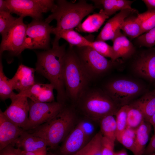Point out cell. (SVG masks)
Masks as SVG:
<instances>
[{
    "mask_svg": "<svg viewBox=\"0 0 155 155\" xmlns=\"http://www.w3.org/2000/svg\"><path fill=\"white\" fill-rule=\"evenodd\" d=\"M60 39L55 37L51 49L36 53V71L47 79L57 92V101L65 104L67 97L63 72L66 53V44H59Z\"/></svg>",
    "mask_w": 155,
    "mask_h": 155,
    "instance_id": "6da1fadb",
    "label": "cell"
},
{
    "mask_svg": "<svg viewBox=\"0 0 155 155\" xmlns=\"http://www.w3.org/2000/svg\"><path fill=\"white\" fill-rule=\"evenodd\" d=\"M51 13L45 20L49 24L53 20L57 22L55 30L73 29L81 23L85 16L97 8L95 5L88 3L85 0H80L73 3L65 0L57 1Z\"/></svg>",
    "mask_w": 155,
    "mask_h": 155,
    "instance_id": "7a4b0ae2",
    "label": "cell"
},
{
    "mask_svg": "<svg viewBox=\"0 0 155 155\" xmlns=\"http://www.w3.org/2000/svg\"><path fill=\"white\" fill-rule=\"evenodd\" d=\"M76 118L73 109L65 106L50 120L31 130L44 139L48 146L54 147L63 141L74 128Z\"/></svg>",
    "mask_w": 155,
    "mask_h": 155,
    "instance_id": "3957f363",
    "label": "cell"
},
{
    "mask_svg": "<svg viewBox=\"0 0 155 155\" xmlns=\"http://www.w3.org/2000/svg\"><path fill=\"white\" fill-rule=\"evenodd\" d=\"M63 77L67 97L73 100L77 101L85 91L90 78L78 55L72 50L66 52Z\"/></svg>",
    "mask_w": 155,
    "mask_h": 155,
    "instance_id": "277c9868",
    "label": "cell"
},
{
    "mask_svg": "<svg viewBox=\"0 0 155 155\" xmlns=\"http://www.w3.org/2000/svg\"><path fill=\"white\" fill-rule=\"evenodd\" d=\"M79 107L88 118L100 120L108 115H115L119 107L106 94L98 90L85 91L79 98Z\"/></svg>",
    "mask_w": 155,
    "mask_h": 155,
    "instance_id": "5b68a950",
    "label": "cell"
},
{
    "mask_svg": "<svg viewBox=\"0 0 155 155\" xmlns=\"http://www.w3.org/2000/svg\"><path fill=\"white\" fill-rule=\"evenodd\" d=\"M7 11L24 18L42 20L43 13L53 9L56 3L53 0H6Z\"/></svg>",
    "mask_w": 155,
    "mask_h": 155,
    "instance_id": "8992f818",
    "label": "cell"
},
{
    "mask_svg": "<svg viewBox=\"0 0 155 155\" xmlns=\"http://www.w3.org/2000/svg\"><path fill=\"white\" fill-rule=\"evenodd\" d=\"M24 18L19 17L1 35L0 56L5 51L14 55H20L24 50V46L27 25L23 22Z\"/></svg>",
    "mask_w": 155,
    "mask_h": 155,
    "instance_id": "52a82bcc",
    "label": "cell"
},
{
    "mask_svg": "<svg viewBox=\"0 0 155 155\" xmlns=\"http://www.w3.org/2000/svg\"><path fill=\"white\" fill-rule=\"evenodd\" d=\"M54 27L42 20H33L27 25L24 50L50 49V35Z\"/></svg>",
    "mask_w": 155,
    "mask_h": 155,
    "instance_id": "ba28073f",
    "label": "cell"
},
{
    "mask_svg": "<svg viewBox=\"0 0 155 155\" xmlns=\"http://www.w3.org/2000/svg\"><path fill=\"white\" fill-rule=\"evenodd\" d=\"M107 94L119 106L127 104L142 92L143 88L132 80L120 79L112 81L106 87Z\"/></svg>",
    "mask_w": 155,
    "mask_h": 155,
    "instance_id": "9c48e42d",
    "label": "cell"
},
{
    "mask_svg": "<svg viewBox=\"0 0 155 155\" xmlns=\"http://www.w3.org/2000/svg\"><path fill=\"white\" fill-rule=\"evenodd\" d=\"M28 123L25 131L31 130L46 123L56 116L64 108L60 102H29Z\"/></svg>",
    "mask_w": 155,
    "mask_h": 155,
    "instance_id": "30bf717a",
    "label": "cell"
},
{
    "mask_svg": "<svg viewBox=\"0 0 155 155\" xmlns=\"http://www.w3.org/2000/svg\"><path fill=\"white\" fill-rule=\"evenodd\" d=\"M78 48V55L89 78L107 71L114 62L107 59L90 46Z\"/></svg>",
    "mask_w": 155,
    "mask_h": 155,
    "instance_id": "8fae6325",
    "label": "cell"
},
{
    "mask_svg": "<svg viewBox=\"0 0 155 155\" xmlns=\"http://www.w3.org/2000/svg\"><path fill=\"white\" fill-rule=\"evenodd\" d=\"M28 98L14 93L10 98V104L3 112L9 119L24 130L28 121L30 107Z\"/></svg>",
    "mask_w": 155,
    "mask_h": 155,
    "instance_id": "7c38bea8",
    "label": "cell"
},
{
    "mask_svg": "<svg viewBox=\"0 0 155 155\" xmlns=\"http://www.w3.org/2000/svg\"><path fill=\"white\" fill-rule=\"evenodd\" d=\"M134 13L137 14V11L133 8L120 11L106 23L98 35L96 40L113 41L121 33V26L125 19Z\"/></svg>",
    "mask_w": 155,
    "mask_h": 155,
    "instance_id": "4fadbf2b",
    "label": "cell"
},
{
    "mask_svg": "<svg viewBox=\"0 0 155 155\" xmlns=\"http://www.w3.org/2000/svg\"><path fill=\"white\" fill-rule=\"evenodd\" d=\"M24 130L9 119L0 110V150L13 146Z\"/></svg>",
    "mask_w": 155,
    "mask_h": 155,
    "instance_id": "5bb4252c",
    "label": "cell"
},
{
    "mask_svg": "<svg viewBox=\"0 0 155 155\" xmlns=\"http://www.w3.org/2000/svg\"><path fill=\"white\" fill-rule=\"evenodd\" d=\"M133 69L140 76L155 81V49L148 50L140 56L134 63Z\"/></svg>",
    "mask_w": 155,
    "mask_h": 155,
    "instance_id": "9a60e30c",
    "label": "cell"
},
{
    "mask_svg": "<svg viewBox=\"0 0 155 155\" xmlns=\"http://www.w3.org/2000/svg\"><path fill=\"white\" fill-rule=\"evenodd\" d=\"M88 139L78 125L74 128L65 140L60 149L61 155H73L87 143Z\"/></svg>",
    "mask_w": 155,
    "mask_h": 155,
    "instance_id": "2e32d148",
    "label": "cell"
},
{
    "mask_svg": "<svg viewBox=\"0 0 155 155\" xmlns=\"http://www.w3.org/2000/svg\"><path fill=\"white\" fill-rule=\"evenodd\" d=\"M53 86L49 84L35 83L28 89L19 92V94L30 98L35 102H48L54 101Z\"/></svg>",
    "mask_w": 155,
    "mask_h": 155,
    "instance_id": "e0dca14e",
    "label": "cell"
},
{
    "mask_svg": "<svg viewBox=\"0 0 155 155\" xmlns=\"http://www.w3.org/2000/svg\"><path fill=\"white\" fill-rule=\"evenodd\" d=\"M35 69L22 64L20 65L13 76L9 81L13 90L19 92L29 88L35 83L34 79Z\"/></svg>",
    "mask_w": 155,
    "mask_h": 155,
    "instance_id": "ac0fdd59",
    "label": "cell"
},
{
    "mask_svg": "<svg viewBox=\"0 0 155 155\" xmlns=\"http://www.w3.org/2000/svg\"><path fill=\"white\" fill-rule=\"evenodd\" d=\"M15 145L22 150L34 153H46L48 146L45 140L34 133L24 130L16 141Z\"/></svg>",
    "mask_w": 155,
    "mask_h": 155,
    "instance_id": "d6986e66",
    "label": "cell"
},
{
    "mask_svg": "<svg viewBox=\"0 0 155 155\" xmlns=\"http://www.w3.org/2000/svg\"><path fill=\"white\" fill-rule=\"evenodd\" d=\"M112 41L114 61L121 57L124 59L128 58L134 53L135 49L133 45L121 32Z\"/></svg>",
    "mask_w": 155,
    "mask_h": 155,
    "instance_id": "ffe728a7",
    "label": "cell"
},
{
    "mask_svg": "<svg viewBox=\"0 0 155 155\" xmlns=\"http://www.w3.org/2000/svg\"><path fill=\"white\" fill-rule=\"evenodd\" d=\"M130 105L139 109L149 122L155 113V95L151 92H147Z\"/></svg>",
    "mask_w": 155,
    "mask_h": 155,
    "instance_id": "44dd1931",
    "label": "cell"
},
{
    "mask_svg": "<svg viewBox=\"0 0 155 155\" xmlns=\"http://www.w3.org/2000/svg\"><path fill=\"white\" fill-rule=\"evenodd\" d=\"M52 34H55V37L65 40L71 47L76 46L80 48L90 46L91 41L82 36L73 29L55 30L53 28Z\"/></svg>",
    "mask_w": 155,
    "mask_h": 155,
    "instance_id": "7402d4cb",
    "label": "cell"
},
{
    "mask_svg": "<svg viewBox=\"0 0 155 155\" xmlns=\"http://www.w3.org/2000/svg\"><path fill=\"white\" fill-rule=\"evenodd\" d=\"M109 17L102 9L98 13L89 16L76 29L80 32L90 33L96 32Z\"/></svg>",
    "mask_w": 155,
    "mask_h": 155,
    "instance_id": "603a6c76",
    "label": "cell"
},
{
    "mask_svg": "<svg viewBox=\"0 0 155 155\" xmlns=\"http://www.w3.org/2000/svg\"><path fill=\"white\" fill-rule=\"evenodd\" d=\"M151 125L144 120L135 129L136 137L134 155H142L149 139Z\"/></svg>",
    "mask_w": 155,
    "mask_h": 155,
    "instance_id": "cb8c5ba5",
    "label": "cell"
},
{
    "mask_svg": "<svg viewBox=\"0 0 155 155\" xmlns=\"http://www.w3.org/2000/svg\"><path fill=\"white\" fill-rule=\"evenodd\" d=\"M96 6H102L104 12L108 16L117 12L127 9H131L133 1L127 0H92Z\"/></svg>",
    "mask_w": 155,
    "mask_h": 155,
    "instance_id": "d4e9b609",
    "label": "cell"
},
{
    "mask_svg": "<svg viewBox=\"0 0 155 155\" xmlns=\"http://www.w3.org/2000/svg\"><path fill=\"white\" fill-rule=\"evenodd\" d=\"M121 30L131 39L137 38L143 34L141 24L137 15L135 16L133 14L125 19Z\"/></svg>",
    "mask_w": 155,
    "mask_h": 155,
    "instance_id": "484cf974",
    "label": "cell"
},
{
    "mask_svg": "<svg viewBox=\"0 0 155 155\" xmlns=\"http://www.w3.org/2000/svg\"><path fill=\"white\" fill-rule=\"evenodd\" d=\"M101 131L96 133L80 150L73 155H102Z\"/></svg>",
    "mask_w": 155,
    "mask_h": 155,
    "instance_id": "4316f807",
    "label": "cell"
},
{
    "mask_svg": "<svg viewBox=\"0 0 155 155\" xmlns=\"http://www.w3.org/2000/svg\"><path fill=\"white\" fill-rule=\"evenodd\" d=\"M101 132L103 136L115 142L116 140V119L113 115H108L100 121Z\"/></svg>",
    "mask_w": 155,
    "mask_h": 155,
    "instance_id": "83f0119b",
    "label": "cell"
},
{
    "mask_svg": "<svg viewBox=\"0 0 155 155\" xmlns=\"http://www.w3.org/2000/svg\"><path fill=\"white\" fill-rule=\"evenodd\" d=\"M144 120V116L139 109L130 104H128L127 128L135 130Z\"/></svg>",
    "mask_w": 155,
    "mask_h": 155,
    "instance_id": "f1b7e54d",
    "label": "cell"
},
{
    "mask_svg": "<svg viewBox=\"0 0 155 155\" xmlns=\"http://www.w3.org/2000/svg\"><path fill=\"white\" fill-rule=\"evenodd\" d=\"M9 79L5 75L0 57V97L1 99L5 100L10 98L14 93L11 84Z\"/></svg>",
    "mask_w": 155,
    "mask_h": 155,
    "instance_id": "f546056e",
    "label": "cell"
},
{
    "mask_svg": "<svg viewBox=\"0 0 155 155\" xmlns=\"http://www.w3.org/2000/svg\"><path fill=\"white\" fill-rule=\"evenodd\" d=\"M135 137V130L126 128L117 140L134 154Z\"/></svg>",
    "mask_w": 155,
    "mask_h": 155,
    "instance_id": "4dcf8cb0",
    "label": "cell"
},
{
    "mask_svg": "<svg viewBox=\"0 0 155 155\" xmlns=\"http://www.w3.org/2000/svg\"><path fill=\"white\" fill-rule=\"evenodd\" d=\"M137 15L141 24L143 34L155 27V10H148Z\"/></svg>",
    "mask_w": 155,
    "mask_h": 155,
    "instance_id": "1f68e13d",
    "label": "cell"
},
{
    "mask_svg": "<svg viewBox=\"0 0 155 155\" xmlns=\"http://www.w3.org/2000/svg\"><path fill=\"white\" fill-rule=\"evenodd\" d=\"M128 104L123 106L117 111L116 115V140L127 127V114Z\"/></svg>",
    "mask_w": 155,
    "mask_h": 155,
    "instance_id": "d6a6232c",
    "label": "cell"
},
{
    "mask_svg": "<svg viewBox=\"0 0 155 155\" xmlns=\"http://www.w3.org/2000/svg\"><path fill=\"white\" fill-rule=\"evenodd\" d=\"M90 46L99 54L105 57L109 58L111 60L114 61L112 47L106 43L105 41L100 40L91 41Z\"/></svg>",
    "mask_w": 155,
    "mask_h": 155,
    "instance_id": "836d02e7",
    "label": "cell"
},
{
    "mask_svg": "<svg viewBox=\"0 0 155 155\" xmlns=\"http://www.w3.org/2000/svg\"><path fill=\"white\" fill-rule=\"evenodd\" d=\"M137 42L141 46L151 48L155 45V27L137 38Z\"/></svg>",
    "mask_w": 155,
    "mask_h": 155,
    "instance_id": "e575fe53",
    "label": "cell"
},
{
    "mask_svg": "<svg viewBox=\"0 0 155 155\" xmlns=\"http://www.w3.org/2000/svg\"><path fill=\"white\" fill-rule=\"evenodd\" d=\"M17 18L13 17L9 11H0V33L1 35L15 22Z\"/></svg>",
    "mask_w": 155,
    "mask_h": 155,
    "instance_id": "d590c367",
    "label": "cell"
},
{
    "mask_svg": "<svg viewBox=\"0 0 155 155\" xmlns=\"http://www.w3.org/2000/svg\"><path fill=\"white\" fill-rule=\"evenodd\" d=\"M115 142L103 136L102 140V155H114Z\"/></svg>",
    "mask_w": 155,
    "mask_h": 155,
    "instance_id": "8d00e7d4",
    "label": "cell"
},
{
    "mask_svg": "<svg viewBox=\"0 0 155 155\" xmlns=\"http://www.w3.org/2000/svg\"><path fill=\"white\" fill-rule=\"evenodd\" d=\"M78 125L88 138L92 134L94 131V126L90 121H83L80 122Z\"/></svg>",
    "mask_w": 155,
    "mask_h": 155,
    "instance_id": "74e56055",
    "label": "cell"
},
{
    "mask_svg": "<svg viewBox=\"0 0 155 155\" xmlns=\"http://www.w3.org/2000/svg\"><path fill=\"white\" fill-rule=\"evenodd\" d=\"M13 146L10 145L0 151V155H22L21 150L19 148H15Z\"/></svg>",
    "mask_w": 155,
    "mask_h": 155,
    "instance_id": "f35d334b",
    "label": "cell"
},
{
    "mask_svg": "<svg viewBox=\"0 0 155 155\" xmlns=\"http://www.w3.org/2000/svg\"><path fill=\"white\" fill-rule=\"evenodd\" d=\"M155 152V135H154L151 138L149 144L145 149L144 153L146 155H151L153 154Z\"/></svg>",
    "mask_w": 155,
    "mask_h": 155,
    "instance_id": "ab89813d",
    "label": "cell"
},
{
    "mask_svg": "<svg viewBox=\"0 0 155 155\" xmlns=\"http://www.w3.org/2000/svg\"><path fill=\"white\" fill-rule=\"evenodd\" d=\"M144 3L148 10H155V0H144Z\"/></svg>",
    "mask_w": 155,
    "mask_h": 155,
    "instance_id": "60d3db41",
    "label": "cell"
},
{
    "mask_svg": "<svg viewBox=\"0 0 155 155\" xmlns=\"http://www.w3.org/2000/svg\"><path fill=\"white\" fill-rule=\"evenodd\" d=\"M21 153L22 155H46V153L44 152L34 153L28 152L22 150H21Z\"/></svg>",
    "mask_w": 155,
    "mask_h": 155,
    "instance_id": "b9f144b4",
    "label": "cell"
},
{
    "mask_svg": "<svg viewBox=\"0 0 155 155\" xmlns=\"http://www.w3.org/2000/svg\"><path fill=\"white\" fill-rule=\"evenodd\" d=\"M7 11L5 0H0V11Z\"/></svg>",
    "mask_w": 155,
    "mask_h": 155,
    "instance_id": "7bdbcfd3",
    "label": "cell"
},
{
    "mask_svg": "<svg viewBox=\"0 0 155 155\" xmlns=\"http://www.w3.org/2000/svg\"><path fill=\"white\" fill-rule=\"evenodd\" d=\"M149 122L153 128L155 127V113L150 119Z\"/></svg>",
    "mask_w": 155,
    "mask_h": 155,
    "instance_id": "ee69618b",
    "label": "cell"
},
{
    "mask_svg": "<svg viewBox=\"0 0 155 155\" xmlns=\"http://www.w3.org/2000/svg\"><path fill=\"white\" fill-rule=\"evenodd\" d=\"M114 155H128V154L125 150H123L115 152Z\"/></svg>",
    "mask_w": 155,
    "mask_h": 155,
    "instance_id": "f6af8a7d",
    "label": "cell"
},
{
    "mask_svg": "<svg viewBox=\"0 0 155 155\" xmlns=\"http://www.w3.org/2000/svg\"><path fill=\"white\" fill-rule=\"evenodd\" d=\"M151 92L155 95V88Z\"/></svg>",
    "mask_w": 155,
    "mask_h": 155,
    "instance_id": "bcb514c9",
    "label": "cell"
},
{
    "mask_svg": "<svg viewBox=\"0 0 155 155\" xmlns=\"http://www.w3.org/2000/svg\"><path fill=\"white\" fill-rule=\"evenodd\" d=\"M154 129V135H155V127L153 128Z\"/></svg>",
    "mask_w": 155,
    "mask_h": 155,
    "instance_id": "7dc6e473",
    "label": "cell"
},
{
    "mask_svg": "<svg viewBox=\"0 0 155 155\" xmlns=\"http://www.w3.org/2000/svg\"><path fill=\"white\" fill-rule=\"evenodd\" d=\"M151 155H155V154L153 153Z\"/></svg>",
    "mask_w": 155,
    "mask_h": 155,
    "instance_id": "c3c4849f",
    "label": "cell"
}]
</instances>
